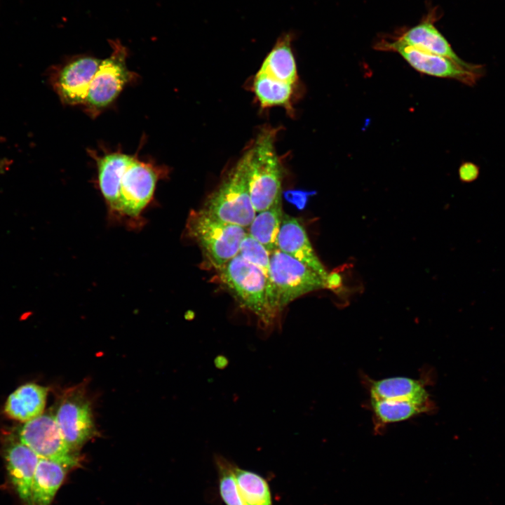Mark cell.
Segmentation results:
<instances>
[{"label":"cell","instance_id":"obj_13","mask_svg":"<svg viewBox=\"0 0 505 505\" xmlns=\"http://www.w3.org/2000/svg\"><path fill=\"white\" fill-rule=\"evenodd\" d=\"M278 249L307 264L326 279L328 272L319 260L299 221L283 214L278 235Z\"/></svg>","mask_w":505,"mask_h":505},{"label":"cell","instance_id":"obj_28","mask_svg":"<svg viewBox=\"0 0 505 505\" xmlns=\"http://www.w3.org/2000/svg\"><path fill=\"white\" fill-rule=\"evenodd\" d=\"M342 269H335L328 274L325 281L326 288L333 292H342L343 289Z\"/></svg>","mask_w":505,"mask_h":505},{"label":"cell","instance_id":"obj_22","mask_svg":"<svg viewBox=\"0 0 505 505\" xmlns=\"http://www.w3.org/2000/svg\"><path fill=\"white\" fill-rule=\"evenodd\" d=\"M252 89L262 108L281 106L290 114L293 113L292 84L278 81L258 71L253 80Z\"/></svg>","mask_w":505,"mask_h":505},{"label":"cell","instance_id":"obj_3","mask_svg":"<svg viewBox=\"0 0 505 505\" xmlns=\"http://www.w3.org/2000/svg\"><path fill=\"white\" fill-rule=\"evenodd\" d=\"M187 235L200 248L207 264L218 270L238 254L247 229L222 221L202 208L191 210L186 222Z\"/></svg>","mask_w":505,"mask_h":505},{"label":"cell","instance_id":"obj_12","mask_svg":"<svg viewBox=\"0 0 505 505\" xmlns=\"http://www.w3.org/2000/svg\"><path fill=\"white\" fill-rule=\"evenodd\" d=\"M9 478L19 498L30 504L32 487L39 457L28 446L18 441L11 442L4 452Z\"/></svg>","mask_w":505,"mask_h":505},{"label":"cell","instance_id":"obj_21","mask_svg":"<svg viewBox=\"0 0 505 505\" xmlns=\"http://www.w3.org/2000/svg\"><path fill=\"white\" fill-rule=\"evenodd\" d=\"M281 198L271 206L256 215L247 233L260 243L271 254L278 249V235L283 217Z\"/></svg>","mask_w":505,"mask_h":505},{"label":"cell","instance_id":"obj_14","mask_svg":"<svg viewBox=\"0 0 505 505\" xmlns=\"http://www.w3.org/2000/svg\"><path fill=\"white\" fill-rule=\"evenodd\" d=\"M92 156L97 163L98 184L101 194L109 212L114 215L116 213L123 174L135 156L114 152L102 156L94 153Z\"/></svg>","mask_w":505,"mask_h":505},{"label":"cell","instance_id":"obj_25","mask_svg":"<svg viewBox=\"0 0 505 505\" xmlns=\"http://www.w3.org/2000/svg\"><path fill=\"white\" fill-rule=\"evenodd\" d=\"M238 255L264 274L270 290V253L266 248L247 233L241 243Z\"/></svg>","mask_w":505,"mask_h":505},{"label":"cell","instance_id":"obj_1","mask_svg":"<svg viewBox=\"0 0 505 505\" xmlns=\"http://www.w3.org/2000/svg\"><path fill=\"white\" fill-rule=\"evenodd\" d=\"M277 128L264 127L245 153L249 194L256 213L271 206L282 196L283 169L276 152Z\"/></svg>","mask_w":505,"mask_h":505},{"label":"cell","instance_id":"obj_8","mask_svg":"<svg viewBox=\"0 0 505 505\" xmlns=\"http://www.w3.org/2000/svg\"><path fill=\"white\" fill-rule=\"evenodd\" d=\"M62 437L75 453L97 433L91 404L83 387L67 389L61 396L54 415Z\"/></svg>","mask_w":505,"mask_h":505},{"label":"cell","instance_id":"obj_2","mask_svg":"<svg viewBox=\"0 0 505 505\" xmlns=\"http://www.w3.org/2000/svg\"><path fill=\"white\" fill-rule=\"evenodd\" d=\"M217 271L220 282L242 307L264 328L274 325L278 314L271 304L269 282L257 267L238 254Z\"/></svg>","mask_w":505,"mask_h":505},{"label":"cell","instance_id":"obj_10","mask_svg":"<svg viewBox=\"0 0 505 505\" xmlns=\"http://www.w3.org/2000/svg\"><path fill=\"white\" fill-rule=\"evenodd\" d=\"M18 439L39 457L60 460L79 466L78 453L73 452L65 443L54 415L42 414L25 422L17 432Z\"/></svg>","mask_w":505,"mask_h":505},{"label":"cell","instance_id":"obj_11","mask_svg":"<svg viewBox=\"0 0 505 505\" xmlns=\"http://www.w3.org/2000/svg\"><path fill=\"white\" fill-rule=\"evenodd\" d=\"M100 63L94 57L79 55L62 65L56 74L54 86L63 103L83 105Z\"/></svg>","mask_w":505,"mask_h":505},{"label":"cell","instance_id":"obj_15","mask_svg":"<svg viewBox=\"0 0 505 505\" xmlns=\"http://www.w3.org/2000/svg\"><path fill=\"white\" fill-rule=\"evenodd\" d=\"M397 40L422 50L450 59L464 68L483 72L482 65L469 63L462 60L431 21L425 20L412 27Z\"/></svg>","mask_w":505,"mask_h":505},{"label":"cell","instance_id":"obj_17","mask_svg":"<svg viewBox=\"0 0 505 505\" xmlns=\"http://www.w3.org/2000/svg\"><path fill=\"white\" fill-rule=\"evenodd\" d=\"M48 389L34 383L19 386L8 397L4 411L14 420L27 422L43 414Z\"/></svg>","mask_w":505,"mask_h":505},{"label":"cell","instance_id":"obj_27","mask_svg":"<svg viewBox=\"0 0 505 505\" xmlns=\"http://www.w3.org/2000/svg\"><path fill=\"white\" fill-rule=\"evenodd\" d=\"M479 174V167L472 162H464L459 166V179L464 182H471L475 181L478 177Z\"/></svg>","mask_w":505,"mask_h":505},{"label":"cell","instance_id":"obj_29","mask_svg":"<svg viewBox=\"0 0 505 505\" xmlns=\"http://www.w3.org/2000/svg\"><path fill=\"white\" fill-rule=\"evenodd\" d=\"M8 163H9V162L7 161V160H6V159L0 161V173H3L5 170V169L7 168Z\"/></svg>","mask_w":505,"mask_h":505},{"label":"cell","instance_id":"obj_26","mask_svg":"<svg viewBox=\"0 0 505 505\" xmlns=\"http://www.w3.org/2000/svg\"><path fill=\"white\" fill-rule=\"evenodd\" d=\"M316 194L315 191L290 189L283 193L284 198L299 210H303L310 196Z\"/></svg>","mask_w":505,"mask_h":505},{"label":"cell","instance_id":"obj_18","mask_svg":"<svg viewBox=\"0 0 505 505\" xmlns=\"http://www.w3.org/2000/svg\"><path fill=\"white\" fill-rule=\"evenodd\" d=\"M370 399L431 401L424 382L407 377H393L368 382Z\"/></svg>","mask_w":505,"mask_h":505},{"label":"cell","instance_id":"obj_19","mask_svg":"<svg viewBox=\"0 0 505 505\" xmlns=\"http://www.w3.org/2000/svg\"><path fill=\"white\" fill-rule=\"evenodd\" d=\"M291 41L290 34L281 35L266 56L259 72L278 81L295 85L298 76Z\"/></svg>","mask_w":505,"mask_h":505},{"label":"cell","instance_id":"obj_4","mask_svg":"<svg viewBox=\"0 0 505 505\" xmlns=\"http://www.w3.org/2000/svg\"><path fill=\"white\" fill-rule=\"evenodd\" d=\"M202 209L222 221L248 229L256 212L249 194L244 154L207 197Z\"/></svg>","mask_w":505,"mask_h":505},{"label":"cell","instance_id":"obj_24","mask_svg":"<svg viewBox=\"0 0 505 505\" xmlns=\"http://www.w3.org/2000/svg\"><path fill=\"white\" fill-rule=\"evenodd\" d=\"M219 478L220 494L226 505H245L234 471V464L225 457L215 455Z\"/></svg>","mask_w":505,"mask_h":505},{"label":"cell","instance_id":"obj_7","mask_svg":"<svg viewBox=\"0 0 505 505\" xmlns=\"http://www.w3.org/2000/svg\"><path fill=\"white\" fill-rule=\"evenodd\" d=\"M166 174L164 167L140 161L135 156L121 178L115 215L139 220L153 198L157 182Z\"/></svg>","mask_w":505,"mask_h":505},{"label":"cell","instance_id":"obj_6","mask_svg":"<svg viewBox=\"0 0 505 505\" xmlns=\"http://www.w3.org/2000/svg\"><path fill=\"white\" fill-rule=\"evenodd\" d=\"M110 55L100 61L91 81L83 105L90 114L95 116L109 106L124 86L135 78L126 65L128 50L119 40L109 41Z\"/></svg>","mask_w":505,"mask_h":505},{"label":"cell","instance_id":"obj_23","mask_svg":"<svg viewBox=\"0 0 505 505\" xmlns=\"http://www.w3.org/2000/svg\"><path fill=\"white\" fill-rule=\"evenodd\" d=\"M234 471L245 505H272L270 489L264 478L236 464Z\"/></svg>","mask_w":505,"mask_h":505},{"label":"cell","instance_id":"obj_16","mask_svg":"<svg viewBox=\"0 0 505 505\" xmlns=\"http://www.w3.org/2000/svg\"><path fill=\"white\" fill-rule=\"evenodd\" d=\"M77 465L40 457L36 468L29 505H50L67 472Z\"/></svg>","mask_w":505,"mask_h":505},{"label":"cell","instance_id":"obj_9","mask_svg":"<svg viewBox=\"0 0 505 505\" xmlns=\"http://www.w3.org/2000/svg\"><path fill=\"white\" fill-rule=\"evenodd\" d=\"M376 48L397 52L412 67L422 74L454 79L468 86L475 85L483 74V72L464 68L450 59L405 44L397 39L380 41Z\"/></svg>","mask_w":505,"mask_h":505},{"label":"cell","instance_id":"obj_20","mask_svg":"<svg viewBox=\"0 0 505 505\" xmlns=\"http://www.w3.org/2000/svg\"><path fill=\"white\" fill-rule=\"evenodd\" d=\"M371 408L377 422L389 424L408 420L433 410L432 400L420 402L409 400L370 399Z\"/></svg>","mask_w":505,"mask_h":505},{"label":"cell","instance_id":"obj_5","mask_svg":"<svg viewBox=\"0 0 505 505\" xmlns=\"http://www.w3.org/2000/svg\"><path fill=\"white\" fill-rule=\"evenodd\" d=\"M325 281L313 269L278 249L270 254V297L278 314L299 297L326 288Z\"/></svg>","mask_w":505,"mask_h":505}]
</instances>
